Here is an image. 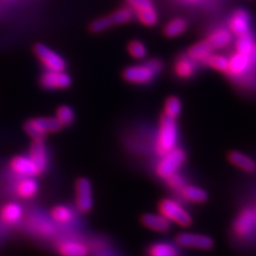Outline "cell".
Segmentation results:
<instances>
[{"mask_svg":"<svg viewBox=\"0 0 256 256\" xmlns=\"http://www.w3.org/2000/svg\"><path fill=\"white\" fill-rule=\"evenodd\" d=\"M228 159L232 164L239 168V169H242L244 172L253 173L256 171V162L251 157L242 153V152L239 150L230 152L228 155Z\"/></svg>","mask_w":256,"mask_h":256,"instance_id":"obj_17","label":"cell"},{"mask_svg":"<svg viewBox=\"0 0 256 256\" xmlns=\"http://www.w3.org/2000/svg\"><path fill=\"white\" fill-rule=\"evenodd\" d=\"M126 2L142 25L148 27L156 25L158 14L152 0H126Z\"/></svg>","mask_w":256,"mask_h":256,"instance_id":"obj_6","label":"cell"},{"mask_svg":"<svg viewBox=\"0 0 256 256\" xmlns=\"http://www.w3.org/2000/svg\"><path fill=\"white\" fill-rule=\"evenodd\" d=\"M186 29L187 22L182 18H178L166 24L164 28V32L168 38H176L182 36L186 31Z\"/></svg>","mask_w":256,"mask_h":256,"instance_id":"obj_27","label":"cell"},{"mask_svg":"<svg viewBox=\"0 0 256 256\" xmlns=\"http://www.w3.org/2000/svg\"><path fill=\"white\" fill-rule=\"evenodd\" d=\"M182 111V102L176 96H170L169 98L166 100L164 104V114L166 116L176 118Z\"/></svg>","mask_w":256,"mask_h":256,"instance_id":"obj_31","label":"cell"},{"mask_svg":"<svg viewBox=\"0 0 256 256\" xmlns=\"http://www.w3.org/2000/svg\"><path fill=\"white\" fill-rule=\"evenodd\" d=\"M34 54L46 70H66V60L48 46L36 44L34 46Z\"/></svg>","mask_w":256,"mask_h":256,"instance_id":"obj_7","label":"cell"},{"mask_svg":"<svg viewBox=\"0 0 256 256\" xmlns=\"http://www.w3.org/2000/svg\"><path fill=\"white\" fill-rule=\"evenodd\" d=\"M232 32L226 28H217L208 36L206 41L210 44L214 50H221L232 42Z\"/></svg>","mask_w":256,"mask_h":256,"instance_id":"obj_19","label":"cell"},{"mask_svg":"<svg viewBox=\"0 0 256 256\" xmlns=\"http://www.w3.org/2000/svg\"><path fill=\"white\" fill-rule=\"evenodd\" d=\"M159 212L178 226L187 228L192 224V218L190 214L178 202L172 198H164L158 205Z\"/></svg>","mask_w":256,"mask_h":256,"instance_id":"obj_4","label":"cell"},{"mask_svg":"<svg viewBox=\"0 0 256 256\" xmlns=\"http://www.w3.org/2000/svg\"><path fill=\"white\" fill-rule=\"evenodd\" d=\"M127 50H128V52L130 54L132 57L137 60L144 59L148 54L146 46L144 45L141 41H137V40H134V41H132L130 44H128Z\"/></svg>","mask_w":256,"mask_h":256,"instance_id":"obj_33","label":"cell"},{"mask_svg":"<svg viewBox=\"0 0 256 256\" xmlns=\"http://www.w3.org/2000/svg\"><path fill=\"white\" fill-rule=\"evenodd\" d=\"M56 118L58 120L59 123L63 126H70L73 124V122L75 121V114L74 110L72 109L70 106L63 105L60 106L57 109V112H56Z\"/></svg>","mask_w":256,"mask_h":256,"instance_id":"obj_30","label":"cell"},{"mask_svg":"<svg viewBox=\"0 0 256 256\" xmlns=\"http://www.w3.org/2000/svg\"><path fill=\"white\" fill-rule=\"evenodd\" d=\"M148 256H180V251L175 244L157 242L148 248Z\"/></svg>","mask_w":256,"mask_h":256,"instance_id":"obj_26","label":"cell"},{"mask_svg":"<svg viewBox=\"0 0 256 256\" xmlns=\"http://www.w3.org/2000/svg\"><path fill=\"white\" fill-rule=\"evenodd\" d=\"M40 84L47 90H62L70 86L72 79L66 70H45Z\"/></svg>","mask_w":256,"mask_h":256,"instance_id":"obj_10","label":"cell"},{"mask_svg":"<svg viewBox=\"0 0 256 256\" xmlns=\"http://www.w3.org/2000/svg\"><path fill=\"white\" fill-rule=\"evenodd\" d=\"M22 217V208L18 203H8L6 204L2 212H0V218L6 223L13 226V224L18 223Z\"/></svg>","mask_w":256,"mask_h":256,"instance_id":"obj_20","label":"cell"},{"mask_svg":"<svg viewBox=\"0 0 256 256\" xmlns=\"http://www.w3.org/2000/svg\"><path fill=\"white\" fill-rule=\"evenodd\" d=\"M178 192L184 200H186V201H188L190 203L201 204V203H204L207 200L206 191L201 189L200 187H196V186L186 185L185 187H182Z\"/></svg>","mask_w":256,"mask_h":256,"instance_id":"obj_21","label":"cell"},{"mask_svg":"<svg viewBox=\"0 0 256 256\" xmlns=\"http://www.w3.org/2000/svg\"><path fill=\"white\" fill-rule=\"evenodd\" d=\"M176 244L182 248L198 250H210L214 246L212 237L194 233H180L176 236Z\"/></svg>","mask_w":256,"mask_h":256,"instance_id":"obj_9","label":"cell"},{"mask_svg":"<svg viewBox=\"0 0 256 256\" xmlns=\"http://www.w3.org/2000/svg\"><path fill=\"white\" fill-rule=\"evenodd\" d=\"M174 72L178 77L182 79L191 78L196 72V63L186 54H182L176 59L174 64Z\"/></svg>","mask_w":256,"mask_h":256,"instance_id":"obj_15","label":"cell"},{"mask_svg":"<svg viewBox=\"0 0 256 256\" xmlns=\"http://www.w3.org/2000/svg\"><path fill=\"white\" fill-rule=\"evenodd\" d=\"M29 157L38 166L41 172L45 171L48 164V155L43 140H34L29 150Z\"/></svg>","mask_w":256,"mask_h":256,"instance_id":"obj_16","label":"cell"},{"mask_svg":"<svg viewBox=\"0 0 256 256\" xmlns=\"http://www.w3.org/2000/svg\"><path fill=\"white\" fill-rule=\"evenodd\" d=\"M141 222L146 228L158 232V233H166L171 228V221L168 220L162 214H146L142 216Z\"/></svg>","mask_w":256,"mask_h":256,"instance_id":"obj_14","label":"cell"},{"mask_svg":"<svg viewBox=\"0 0 256 256\" xmlns=\"http://www.w3.org/2000/svg\"><path fill=\"white\" fill-rule=\"evenodd\" d=\"M59 253L61 256H88V248L79 242H64L59 246Z\"/></svg>","mask_w":256,"mask_h":256,"instance_id":"obj_22","label":"cell"},{"mask_svg":"<svg viewBox=\"0 0 256 256\" xmlns=\"http://www.w3.org/2000/svg\"><path fill=\"white\" fill-rule=\"evenodd\" d=\"M38 190V185L34 178H24L16 185V194L22 198H34Z\"/></svg>","mask_w":256,"mask_h":256,"instance_id":"obj_23","label":"cell"},{"mask_svg":"<svg viewBox=\"0 0 256 256\" xmlns=\"http://www.w3.org/2000/svg\"><path fill=\"white\" fill-rule=\"evenodd\" d=\"M134 16V11L127 6L109 15V18L112 22V25L116 26V25H123V24L130 22Z\"/></svg>","mask_w":256,"mask_h":256,"instance_id":"obj_29","label":"cell"},{"mask_svg":"<svg viewBox=\"0 0 256 256\" xmlns=\"http://www.w3.org/2000/svg\"><path fill=\"white\" fill-rule=\"evenodd\" d=\"M158 75L157 72L152 68L148 61L128 66L123 72V77L126 82L134 84H148Z\"/></svg>","mask_w":256,"mask_h":256,"instance_id":"obj_5","label":"cell"},{"mask_svg":"<svg viewBox=\"0 0 256 256\" xmlns=\"http://www.w3.org/2000/svg\"><path fill=\"white\" fill-rule=\"evenodd\" d=\"M189 2H196V0H189Z\"/></svg>","mask_w":256,"mask_h":256,"instance_id":"obj_36","label":"cell"},{"mask_svg":"<svg viewBox=\"0 0 256 256\" xmlns=\"http://www.w3.org/2000/svg\"><path fill=\"white\" fill-rule=\"evenodd\" d=\"M178 141V128L176 120L164 114L160 118L156 139V152L159 156L176 148Z\"/></svg>","mask_w":256,"mask_h":256,"instance_id":"obj_1","label":"cell"},{"mask_svg":"<svg viewBox=\"0 0 256 256\" xmlns=\"http://www.w3.org/2000/svg\"><path fill=\"white\" fill-rule=\"evenodd\" d=\"M50 214L52 220L59 224H68L73 219V212L70 207L64 205L54 206Z\"/></svg>","mask_w":256,"mask_h":256,"instance_id":"obj_28","label":"cell"},{"mask_svg":"<svg viewBox=\"0 0 256 256\" xmlns=\"http://www.w3.org/2000/svg\"><path fill=\"white\" fill-rule=\"evenodd\" d=\"M254 221V216L250 210H244L238 216L234 223V232L238 236H246L249 233Z\"/></svg>","mask_w":256,"mask_h":256,"instance_id":"obj_24","label":"cell"},{"mask_svg":"<svg viewBox=\"0 0 256 256\" xmlns=\"http://www.w3.org/2000/svg\"><path fill=\"white\" fill-rule=\"evenodd\" d=\"M206 64L210 68L223 72V73H228V59L226 57H224L222 54H212L210 59L207 60Z\"/></svg>","mask_w":256,"mask_h":256,"instance_id":"obj_32","label":"cell"},{"mask_svg":"<svg viewBox=\"0 0 256 256\" xmlns=\"http://www.w3.org/2000/svg\"><path fill=\"white\" fill-rule=\"evenodd\" d=\"M75 194L78 210L82 212H89L93 207V194L90 180L84 178L77 180L75 185Z\"/></svg>","mask_w":256,"mask_h":256,"instance_id":"obj_8","label":"cell"},{"mask_svg":"<svg viewBox=\"0 0 256 256\" xmlns=\"http://www.w3.org/2000/svg\"><path fill=\"white\" fill-rule=\"evenodd\" d=\"M236 50L238 52L249 56L253 62L256 61V42L251 34H248L238 38V41L236 43Z\"/></svg>","mask_w":256,"mask_h":256,"instance_id":"obj_25","label":"cell"},{"mask_svg":"<svg viewBox=\"0 0 256 256\" xmlns=\"http://www.w3.org/2000/svg\"><path fill=\"white\" fill-rule=\"evenodd\" d=\"M164 180H166L168 186H169L173 190H176V191H180L182 187L186 186L185 178H184L182 175L180 174L178 172L172 174L171 176H169V178H166Z\"/></svg>","mask_w":256,"mask_h":256,"instance_id":"obj_35","label":"cell"},{"mask_svg":"<svg viewBox=\"0 0 256 256\" xmlns=\"http://www.w3.org/2000/svg\"><path fill=\"white\" fill-rule=\"evenodd\" d=\"M212 50L214 48L210 43L207 41H202L192 45L187 52V56L196 63H206L212 54Z\"/></svg>","mask_w":256,"mask_h":256,"instance_id":"obj_18","label":"cell"},{"mask_svg":"<svg viewBox=\"0 0 256 256\" xmlns=\"http://www.w3.org/2000/svg\"><path fill=\"white\" fill-rule=\"evenodd\" d=\"M112 26V22L109 18V16H105V18H98L95 20L90 26V29L92 32H94V34H100V32H102V31H106L107 29L111 28Z\"/></svg>","mask_w":256,"mask_h":256,"instance_id":"obj_34","label":"cell"},{"mask_svg":"<svg viewBox=\"0 0 256 256\" xmlns=\"http://www.w3.org/2000/svg\"><path fill=\"white\" fill-rule=\"evenodd\" d=\"M24 128L34 140H43L46 134L57 132L62 130L63 126L56 118L45 116L29 120Z\"/></svg>","mask_w":256,"mask_h":256,"instance_id":"obj_2","label":"cell"},{"mask_svg":"<svg viewBox=\"0 0 256 256\" xmlns=\"http://www.w3.org/2000/svg\"><path fill=\"white\" fill-rule=\"evenodd\" d=\"M11 170L24 178H34L41 174V170L29 156H16L11 160Z\"/></svg>","mask_w":256,"mask_h":256,"instance_id":"obj_11","label":"cell"},{"mask_svg":"<svg viewBox=\"0 0 256 256\" xmlns=\"http://www.w3.org/2000/svg\"><path fill=\"white\" fill-rule=\"evenodd\" d=\"M159 160L156 166V174L160 178L166 180L172 174L178 172L182 166L186 162V153L182 148H176L166 153Z\"/></svg>","mask_w":256,"mask_h":256,"instance_id":"obj_3","label":"cell"},{"mask_svg":"<svg viewBox=\"0 0 256 256\" xmlns=\"http://www.w3.org/2000/svg\"><path fill=\"white\" fill-rule=\"evenodd\" d=\"M253 63L252 59L244 54L236 52L228 59V73L230 76H239L242 75L250 68Z\"/></svg>","mask_w":256,"mask_h":256,"instance_id":"obj_13","label":"cell"},{"mask_svg":"<svg viewBox=\"0 0 256 256\" xmlns=\"http://www.w3.org/2000/svg\"><path fill=\"white\" fill-rule=\"evenodd\" d=\"M228 28L232 34L236 36H242L249 34L250 15L246 10H236L228 22Z\"/></svg>","mask_w":256,"mask_h":256,"instance_id":"obj_12","label":"cell"}]
</instances>
